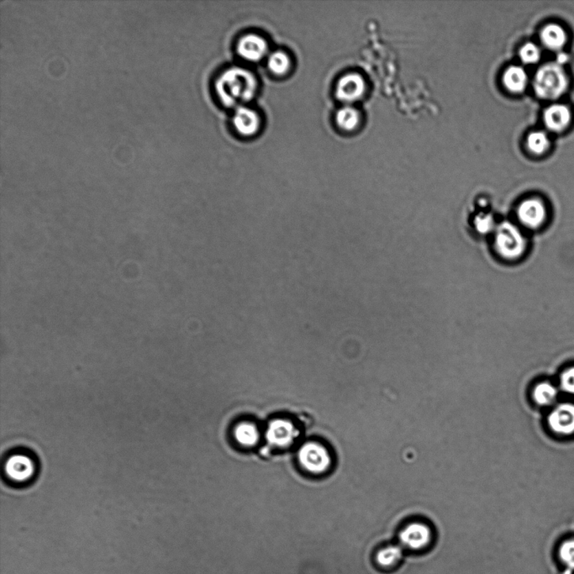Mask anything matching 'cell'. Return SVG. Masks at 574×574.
Returning a JSON list of instances; mask_svg holds the SVG:
<instances>
[{
    "label": "cell",
    "instance_id": "cell-1",
    "mask_svg": "<svg viewBox=\"0 0 574 574\" xmlns=\"http://www.w3.org/2000/svg\"><path fill=\"white\" fill-rule=\"evenodd\" d=\"M214 89L223 105L236 109L254 99L258 90V82L250 70L241 67H230L219 75Z\"/></svg>",
    "mask_w": 574,
    "mask_h": 574
},
{
    "label": "cell",
    "instance_id": "cell-2",
    "mask_svg": "<svg viewBox=\"0 0 574 574\" xmlns=\"http://www.w3.org/2000/svg\"><path fill=\"white\" fill-rule=\"evenodd\" d=\"M494 232V247L500 258L516 262L526 254L528 241L518 226L505 221L497 225Z\"/></svg>",
    "mask_w": 574,
    "mask_h": 574
},
{
    "label": "cell",
    "instance_id": "cell-3",
    "mask_svg": "<svg viewBox=\"0 0 574 574\" xmlns=\"http://www.w3.org/2000/svg\"><path fill=\"white\" fill-rule=\"evenodd\" d=\"M568 78L561 64L547 63L536 71L534 89L544 100H556L566 91Z\"/></svg>",
    "mask_w": 574,
    "mask_h": 574
},
{
    "label": "cell",
    "instance_id": "cell-4",
    "mask_svg": "<svg viewBox=\"0 0 574 574\" xmlns=\"http://www.w3.org/2000/svg\"><path fill=\"white\" fill-rule=\"evenodd\" d=\"M432 540V527L422 520H415L407 523L399 534V545L402 549L415 553L428 549Z\"/></svg>",
    "mask_w": 574,
    "mask_h": 574
},
{
    "label": "cell",
    "instance_id": "cell-5",
    "mask_svg": "<svg viewBox=\"0 0 574 574\" xmlns=\"http://www.w3.org/2000/svg\"><path fill=\"white\" fill-rule=\"evenodd\" d=\"M516 217L520 224L525 228L539 230L547 224L549 209L542 199L529 198L520 203L516 210Z\"/></svg>",
    "mask_w": 574,
    "mask_h": 574
},
{
    "label": "cell",
    "instance_id": "cell-6",
    "mask_svg": "<svg viewBox=\"0 0 574 574\" xmlns=\"http://www.w3.org/2000/svg\"><path fill=\"white\" fill-rule=\"evenodd\" d=\"M298 456L302 467L311 474L324 473L331 465L329 451L324 445L315 441L302 445Z\"/></svg>",
    "mask_w": 574,
    "mask_h": 574
},
{
    "label": "cell",
    "instance_id": "cell-7",
    "mask_svg": "<svg viewBox=\"0 0 574 574\" xmlns=\"http://www.w3.org/2000/svg\"><path fill=\"white\" fill-rule=\"evenodd\" d=\"M267 41L258 34L249 33L237 41L236 52L245 61L256 63L265 58L268 54Z\"/></svg>",
    "mask_w": 574,
    "mask_h": 574
},
{
    "label": "cell",
    "instance_id": "cell-8",
    "mask_svg": "<svg viewBox=\"0 0 574 574\" xmlns=\"http://www.w3.org/2000/svg\"><path fill=\"white\" fill-rule=\"evenodd\" d=\"M299 430L286 419H276L268 425L266 437L268 443L278 448L289 447L299 437Z\"/></svg>",
    "mask_w": 574,
    "mask_h": 574
},
{
    "label": "cell",
    "instance_id": "cell-9",
    "mask_svg": "<svg viewBox=\"0 0 574 574\" xmlns=\"http://www.w3.org/2000/svg\"><path fill=\"white\" fill-rule=\"evenodd\" d=\"M365 91V82L361 75L347 74L340 78L335 86V96L344 103L360 100Z\"/></svg>",
    "mask_w": 574,
    "mask_h": 574
},
{
    "label": "cell",
    "instance_id": "cell-10",
    "mask_svg": "<svg viewBox=\"0 0 574 574\" xmlns=\"http://www.w3.org/2000/svg\"><path fill=\"white\" fill-rule=\"evenodd\" d=\"M232 124L238 134L243 137H252L259 131L262 120L255 109L244 105L235 109Z\"/></svg>",
    "mask_w": 574,
    "mask_h": 574
},
{
    "label": "cell",
    "instance_id": "cell-11",
    "mask_svg": "<svg viewBox=\"0 0 574 574\" xmlns=\"http://www.w3.org/2000/svg\"><path fill=\"white\" fill-rule=\"evenodd\" d=\"M549 424L554 432L568 436L574 433V405L564 403L554 408L549 417Z\"/></svg>",
    "mask_w": 574,
    "mask_h": 574
},
{
    "label": "cell",
    "instance_id": "cell-12",
    "mask_svg": "<svg viewBox=\"0 0 574 574\" xmlns=\"http://www.w3.org/2000/svg\"><path fill=\"white\" fill-rule=\"evenodd\" d=\"M5 470L7 476L13 481L23 483L32 477L35 466L27 456L14 455L7 461Z\"/></svg>",
    "mask_w": 574,
    "mask_h": 574
},
{
    "label": "cell",
    "instance_id": "cell-13",
    "mask_svg": "<svg viewBox=\"0 0 574 574\" xmlns=\"http://www.w3.org/2000/svg\"><path fill=\"white\" fill-rule=\"evenodd\" d=\"M571 112L564 104H556L551 105L544 112V122L549 130L561 131L569 126L571 120Z\"/></svg>",
    "mask_w": 574,
    "mask_h": 574
},
{
    "label": "cell",
    "instance_id": "cell-14",
    "mask_svg": "<svg viewBox=\"0 0 574 574\" xmlns=\"http://www.w3.org/2000/svg\"><path fill=\"white\" fill-rule=\"evenodd\" d=\"M541 40L544 46L551 50H560L566 41L564 29L556 24H550L543 28Z\"/></svg>",
    "mask_w": 574,
    "mask_h": 574
},
{
    "label": "cell",
    "instance_id": "cell-15",
    "mask_svg": "<svg viewBox=\"0 0 574 574\" xmlns=\"http://www.w3.org/2000/svg\"><path fill=\"white\" fill-rule=\"evenodd\" d=\"M402 558L401 547L388 545L377 551L375 555V561L380 568L390 569L397 566L401 562Z\"/></svg>",
    "mask_w": 574,
    "mask_h": 574
},
{
    "label": "cell",
    "instance_id": "cell-16",
    "mask_svg": "<svg viewBox=\"0 0 574 574\" xmlns=\"http://www.w3.org/2000/svg\"><path fill=\"white\" fill-rule=\"evenodd\" d=\"M527 74L522 67L519 66H512L506 70L503 82L504 85L509 90L514 93L522 92L527 85Z\"/></svg>",
    "mask_w": 574,
    "mask_h": 574
},
{
    "label": "cell",
    "instance_id": "cell-17",
    "mask_svg": "<svg viewBox=\"0 0 574 574\" xmlns=\"http://www.w3.org/2000/svg\"><path fill=\"white\" fill-rule=\"evenodd\" d=\"M238 443L244 447H253L258 443L260 433L255 424L251 422H243L235 428L234 432Z\"/></svg>",
    "mask_w": 574,
    "mask_h": 574
},
{
    "label": "cell",
    "instance_id": "cell-18",
    "mask_svg": "<svg viewBox=\"0 0 574 574\" xmlns=\"http://www.w3.org/2000/svg\"><path fill=\"white\" fill-rule=\"evenodd\" d=\"M267 67L272 74L277 76H283L289 73L291 67V58L287 52L275 51L267 56Z\"/></svg>",
    "mask_w": 574,
    "mask_h": 574
},
{
    "label": "cell",
    "instance_id": "cell-19",
    "mask_svg": "<svg viewBox=\"0 0 574 574\" xmlns=\"http://www.w3.org/2000/svg\"><path fill=\"white\" fill-rule=\"evenodd\" d=\"M360 122V112L356 109L346 105L338 109L335 115V123L340 129L351 131L356 129Z\"/></svg>",
    "mask_w": 574,
    "mask_h": 574
},
{
    "label": "cell",
    "instance_id": "cell-20",
    "mask_svg": "<svg viewBox=\"0 0 574 574\" xmlns=\"http://www.w3.org/2000/svg\"><path fill=\"white\" fill-rule=\"evenodd\" d=\"M558 390L556 386L549 382L540 383L534 388V401L539 406H547L551 405L558 398Z\"/></svg>",
    "mask_w": 574,
    "mask_h": 574
},
{
    "label": "cell",
    "instance_id": "cell-21",
    "mask_svg": "<svg viewBox=\"0 0 574 574\" xmlns=\"http://www.w3.org/2000/svg\"><path fill=\"white\" fill-rule=\"evenodd\" d=\"M550 145L549 135L543 131L532 132L527 138V146L535 154L545 153Z\"/></svg>",
    "mask_w": 574,
    "mask_h": 574
},
{
    "label": "cell",
    "instance_id": "cell-22",
    "mask_svg": "<svg viewBox=\"0 0 574 574\" xmlns=\"http://www.w3.org/2000/svg\"><path fill=\"white\" fill-rule=\"evenodd\" d=\"M559 558L562 564L574 570V540H568L561 544L559 547Z\"/></svg>",
    "mask_w": 574,
    "mask_h": 574
},
{
    "label": "cell",
    "instance_id": "cell-23",
    "mask_svg": "<svg viewBox=\"0 0 574 574\" xmlns=\"http://www.w3.org/2000/svg\"><path fill=\"white\" fill-rule=\"evenodd\" d=\"M474 225L476 230L481 234H488L491 232H494L496 229V223H494L492 215L489 214H481L474 219Z\"/></svg>",
    "mask_w": 574,
    "mask_h": 574
},
{
    "label": "cell",
    "instance_id": "cell-24",
    "mask_svg": "<svg viewBox=\"0 0 574 574\" xmlns=\"http://www.w3.org/2000/svg\"><path fill=\"white\" fill-rule=\"evenodd\" d=\"M520 56L524 63L533 64L541 58V51L536 45L527 43L520 49Z\"/></svg>",
    "mask_w": 574,
    "mask_h": 574
},
{
    "label": "cell",
    "instance_id": "cell-25",
    "mask_svg": "<svg viewBox=\"0 0 574 574\" xmlns=\"http://www.w3.org/2000/svg\"><path fill=\"white\" fill-rule=\"evenodd\" d=\"M560 387L566 394L574 395V367L566 369L562 373Z\"/></svg>",
    "mask_w": 574,
    "mask_h": 574
}]
</instances>
